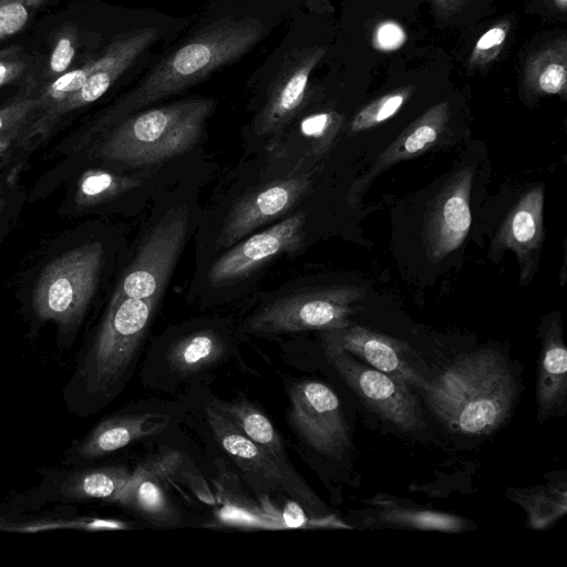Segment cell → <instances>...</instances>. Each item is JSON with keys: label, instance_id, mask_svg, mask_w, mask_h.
Segmentation results:
<instances>
[{"label": "cell", "instance_id": "cell-42", "mask_svg": "<svg viewBox=\"0 0 567 567\" xmlns=\"http://www.w3.org/2000/svg\"><path fill=\"white\" fill-rule=\"evenodd\" d=\"M551 2L560 11H565L567 8V0H551Z\"/></svg>", "mask_w": 567, "mask_h": 567}, {"label": "cell", "instance_id": "cell-16", "mask_svg": "<svg viewBox=\"0 0 567 567\" xmlns=\"http://www.w3.org/2000/svg\"><path fill=\"white\" fill-rule=\"evenodd\" d=\"M322 339L412 389L421 390L426 382L411 365L405 354L406 344L401 340L351 322L340 329L323 331Z\"/></svg>", "mask_w": 567, "mask_h": 567}, {"label": "cell", "instance_id": "cell-22", "mask_svg": "<svg viewBox=\"0 0 567 567\" xmlns=\"http://www.w3.org/2000/svg\"><path fill=\"white\" fill-rule=\"evenodd\" d=\"M524 86L533 96L565 95L567 89V41L561 37L526 61Z\"/></svg>", "mask_w": 567, "mask_h": 567}, {"label": "cell", "instance_id": "cell-41", "mask_svg": "<svg viewBox=\"0 0 567 567\" xmlns=\"http://www.w3.org/2000/svg\"><path fill=\"white\" fill-rule=\"evenodd\" d=\"M12 137L13 136H11V135L0 137V154L3 153L10 146V142H11Z\"/></svg>", "mask_w": 567, "mask_h": 567}, {"label": "cell", "instance_id": "cell-3", "mask_svg": "<svg viewBox=\"0 0 567 567\" xmlns=\"http://www.w3.org/2000/svg\"><path fill=\"white\" fill-rule=\"evenodd\" d=\"M215 106L213 99L194 97L134 113L109 133L97 155L127 166L172 158L190 150L199 140Z\"/></svg>", "mask_w": 567, "mask_h": 567}, {"label": "cell", "instance_id": "cell-6", "mask_svg": "<svg viewBox=\"0 0 567 567\" xmlns=\"http://www.w3.org/2000/svg\"><path fill=\"white\" fill-rule=\"evenodd\" d=\"M212 432L235 464L261 483L260 488L280 489L296 499L312 517L330 528H350L330 514L320 499L310 491L288 464H282L261 446L245 436L212 402L206 409Z\"/></svg>", "mask_w": 567, "mask_h": 567}, {"label": "cell", "instance_id": "cell-44", "mask_svg": "<svg viewBox=\"0 0 567 567\" xmlns=\"http://www.w3.org/2000/svg\"><path fill=\"white\" fill-rule=\"evenodd\" d=\"M0 39H2V38H1V33H0Z\"/></svg>", "mask_w": 567, "mask_h": 567}, {"label": "cell", "instance_id": "cell-23", "mask_svg": "<svg viewBox=\"0 0 567 567\" xmlns=\"http://www.w3.org/2000/svg\"><path fill=\"white\" fill-rule=\"evenodd\" d=\"M213 403L245 436L280 463L288 464L280 434L257 405L246 398Z\"/></svg>", "mask_w": 567, "mask_h": 567}, {"label": "cell", "instance_id": "cell-21", "mask_svg": "<svg viewBox=\"0 0 567 567\" xmlns=\"http://www.w3.org/2000/svg\"><path fill=\"white\" fill-rule=\"evenodd\" d=\"M156 416L138 413L106 419L94 427L78 452L85 458L100 457L141 439L156 435L165 427L163 421L154 422Z\"/></svg>", "mask_w": 567, "mask_h": 567}, {"label": "cell", "instance_id": "cell-1", "mask_svg": "<svg viewBox=\"0 0 567 567\" xmlns=\"http://www.w3.org/2000/svg\"><path fill=\"white\" fill-rule=\"evenodd\" d=\"M420 391L446 429L485 436L511 415L517 384L499 353L482 350L457 359Z\"/></svg>", "mask_w": 567, "mask_h": 567}, {"label": "cell", "instance_id": "cell-14", "mask_svg": "<svg viewBox=\"0 0 567 567\" xmlns=\"http://www.w3.org/2000/svg\"><path fill=\"white\" fill-rule=\"evenodd\" d=\"M303 224L305 213L300 212L248 237L215 260L209 281L221 285L237 280L276 255L298 250L302 245Z\"/></svg>", "mask_w": 567, "mask_h": 567}, {"label": "cell", "instance_id": "cell-30", "mask_svg": "<svg viewBox=\"0 0 567 567\" xmlns=\"http://www.w3.org/2000/svg\"><path fill=\"white\" fill-rule=\"evenodd\" d=\"M40 89L30 78L23 92L0 107V137L14 136L40 106Z\"/></svg>", "mask_w": 567, "mask_h": 567}, {"label": "cell", "instance_id": "cell-8", "mask_svg": "<svg viewBox=\"0 0 567 567\" xmlns=\"http://www.w3.org/2000/svg\"><path fill=\"white\" fill-rule=\"evenodd\" d=\"M323 348L332 368L379 417L405 432L424 425L419 399L409 384L354 360L333 344L323 342Z\"/></svg>", "mask_w": 567, "mask_h": 567}, {"label": "cell", "instance_id": "cell-33", "mask_svg": "<svg viewBox=\"0 0 567 567\" xmlns=\"http://www.w3.org/2000/svg\"><path fill=\"white\" fill-rule=\"evenodd\" d=\"M511 25L509 20L502 19L481 35L468 58L470 69H482L498 58L508 38Z\"/></svg>", "mask_w": 567, "mask_h": 567}, {"label": "cell", "instance_id": "cell-10", "mask_svg": "<svg viewBox=\"0 0 567 567\" xmlns=\"http://www.w3.org/2000/svg\"><path fill=\"white\" fill-rule=\"evenodd\" d=\"M187 227L186 207L169 210L140 247L114 295L158 299L183 250Z\"/></svg>", "mask_w": 567, "mask_h": 567}, {"label": "cell", "instance_id": "cell-40", "mask_svg": "<svg viewBox=\"0 0 567 567\" xmlns=\"http://www.w3.org/2000/svg\"><path fill=\"white\" fill-rule=\"evenodd\" d=\"M303 3L308 9L319 13L333 12L331 0H295Z\"/></svg>", "mask_w": 567, "mask_h": 567}, {"label": "cell", "instance_id": "cell-19", "mask_svg": "<svg viewBox=\"0 0 567 567\" xmlns=\"http://www.w3.org/2000/svg\"><path fill=\"white\" fill-rule=\"evenodd\" d=\"M567 399V350L563 340L559 319L548 324L542 343L537 382V420H545L565 412Z\"/></svg>", "mask_w": 567, "mask_h": 567}, {"label": "cell", "instance_id": "cell-24", "mask_svg": "<svg viewBox=\"0 0 567 567\" xmlns=\"http://www.w3.org/2000/svg\"><path fill=\"white\" fill-rule=\"evenodd\" d=\"M226 344L213 330H202L177 340L167 351L172 370L188 375L208 368L223 358Z\"/></svg>", "mask_w": 567, "mask_h": 567}, {"label": "cell", "instance_id": "cell-27", "mask_svg": "<svg viewBox=\"0 0 567 567\" xmlns=\"http://www.w3.org/2000/svg\"><path fill=\"white\" fill-rule=\"evenodd\" d=\"M141 178L89 169L79 179L74 200L80 207H91L135 188Z\"/></svg>", "mask_w": 567, "mask_h": 567}, {"label": "cell", "instance_id": "cell-25", "mask_svg": "<svg viewBox=\"0 0 567 567\" xmlns=\"http://www.w3.org/2000/svg\"><path fill=\"white\" fill-rule=\"evenodd\" d=\"M130 475L127 467L118 465L80 471L65 480L61 493L69 498L115 503Z\"/></svg>", "mask_w": 567, "mask_h": 567}, {"label": "cell", "instance_id": "cell-20", "mask_svg": "<svg viewBox=\"0 0 567 567\" xmlns=\"http://www.w3.org/2000/svg\"><path fill=\"white\" fill-rule=\"evenodd\" d=\"M167 482L141 463L128 477L116 504L156 526H174L181 513L166 491Z\"/></svg>", "mask_w": 567, "mask_h": 567}, {"label": "cell", "instance_id": "cell-37", "mask_svg": "<svg viewBox=\"0 0 567 567\" xmlns=\"http://www.w3.org/2000/svg\"><path fill=\"white\" fill-rule=\"evenodd\" d=\"M28 58L19 47L0 50V87L19 79L27 70Z\"/></svg>", "mask_w": 567, "mask_h": 567}, {"label": "cell", "instance_id": "cell-7", "mask_svg": "<svg viewBox=\"0 0 567 567\" xmlns=\"http://www.w3.org/2000/svg\"><path fill=\"white\" fill-rule=\"evenodd\" d=\"M363 298L365 289L352 285L309 290L267 305L248 327L259 333L340 329L350 323L353 305Z\"/></svg>", "mask_w": 567, "mask_h": 567}, {"label": "cell", "instance_id": "cell-29", "mask_svg": "<svg viewBox=\"0 0 567 567\" xmlns=\"http://www.w3.org/2000/svg\"><path fill=\"white\" fill-rule=\"evenodd\" d=\"M414 90L413 85H405L372 101L355 114L350 124V131L358 133L389 120L401 110Z\"/></svg>", "mask_w": 567, "mask_h": 567}, {"label": "cell", "instance_id": "cell-35", "mask_svg": "<svg viewBox=\"0 0 567 567\" xmlns=\"http://www.w3.org/2000/svg\"><path fill=\"white\" fill-rule=\"evenodd\" d=\"M532 496L522 504L527 509L530 525L535 528L551 524L566 512V503L559 504V501L566 499L565 492L561 495L558 492L550 495L540 492Z\"/></svg>", "mask_w": 567, "mask_h": 567}, {"label": "cell", "instance_id": "cell-13", "mask_svg": "<svg viewBox=\"0 0 567 567\" xmlns=\"http://www.w3.org/2000/svg\"><path fill=\"white\" fill-rule=\"evenodd\" d=\"M326 51L323 45H311L295 49L285 56L256 118L258 134L278 131L297 114L306 99L310 74Z\"/></svg>", "mask_w": 567, "mask_h": 567}, {"label": "cell", "instance_id": "cell-32", "mask_svg": "<svg viewBox=\"0 0 567 567\" xmlns=\"http://www.w3.org/2000/svg\"><path fill=\"white\" fill-rule=\"evenodd\" d=\"M342 124V116L334 111L310 114L300 122V132L311 142L315 153H323L331 145Z\"/></svg>", "mask_w": 567, "mask_h": 567}, {"label": "cell", "instance_id": "cell-2", "mask_svg": "<svg viewBox=\"0 0 567 567\" xmlns=\"http://www.w3.org/2000/svg\"><path fill=\"white\" fill-rule=\"evenodd\" d=\"M266 31L264 22L252 17H227L209 23L145 74L113 105L104 120L120 122L152 103L186 90L245 55Z\"/></svg>", "mask_w": 567, "mask_h": 567}, {"label": "cell", "instance_id": "cell-38", "mask_svg": "<svg viewBox=\"0 0 567 567\" xmlns=\"http://www.w3.org/2000/svg\"><path fill=\"white\" fill-rule=\"evenodd\" d=\"M406 40V34L400 24L384 21L373 33L372 44L375 49L391 51L400 48Z\"/></svg>", "mask_w": 567, "mask_h": 567}, {"label": "cell", "instance_id": "cell-17", "mask_svg": "<svg viewBox=\"0 0 567 567\" xmlns=\"http://www.w3.org/2000/svg\"><path fill=\"white\" fill-rule=\"evenodd\" d=\"M544 189L542 185L528 190L511 209L493 241L495 249H511L520 267L522 281L535 269V255L544 238Z\"/></svg>", "mask_w": 567, "mask_h": 567}, {"label": "cell", "instance_id": "cell-18", "mask_svg": "<svg viewBox=\"0 0 567 567\" xmlns=\"http://www.w3.org/2000/svg\"><path fill=\"white\" fill-rule=\"evenodd\" d=\"M449 110L447 102H440L413 121L379 155L371 168L353 184L349 192V202L355 204L374 178L390 166L403 159L417 156L435 144L446 128Z\"/></svg>", "mask_w": 567, "mask_h": 567}, {"label": "cell", "instance_id": "cell-39", "mask_svg": "<svg viewBox=\"0 0 567 567\" xmlns=\"http://www.w3.org/2000/svg\"><path fill=\"white\" fill-rule=\"evenodd\" d=\"M440 18H449L474 0H426Z\"/></svg>", "mask_w": 567, "mask_h": 567}, {"label": "cell", "instance_id": "cell-34", "mask_svg": "<svg viewBox=\"0 0 567 567\" xmlns=\"http://www.w3.org/2000/svg\"><path fill=\"white\" fill-rule=\"evenodd\" d=\"M50 0H0L1 38L10 37L20 31L37 10Z\"/></svg>", "mask_w": 567, "mask_h": 567}, {"label": "cell", "instance_id": "cell-9", "mask_svg": "<svg viewBox=\"0 0 567 567\" xmlns=\"http://www.w3.org/2000/svg\"><path fill=\"white\" fill-rule=\"evenodd\" d=\"M155 27L126 31L114 38L105 50L91 62L83 85L60 104L33 116L23 141L47 135L66 113L102 97L113 83L155 42Z\"/></svg>", "mask_w": 567, "mask_h": 567}, {"label": "cell", "instance_id": "cell-5", "mask_svg": "<svg viewBox=\"0 0 567 567\" xmlns=\"http://www.w3.org/2000/svg\"><path fill=\"white\" fill-rule=\"evenodd\" d=\"M103 247L91 241L60 255L43 269L34 287L32 306L42 320L60 326L76 322L96 289Z\"/></svg>", "mask_w": 567, "mask_h": 567}, {"label": "cell", "instance_id": "cell-43", "mask_svg": "<svg viewBox=\"0 0 567 567\" xmlns=\"http://www.w3.org/2000/svg\"><path fill=\"white\" fill-rule=\"evenodd\" d=\"M8 523L3 518L0 517V529H8Z\"/></svg>", "mask_w": 567, "mask_h": 567}, {"label": "cell", "instance_id": "cell-36", "mask_svg": "<svg viewBox=\"0 0 567 567\" xmlns=\"http://www.w3.org/2000/svg\"><path fill=\"white\" fill-rule=\"evenodd\" d=\"M128 526L125 522L116 520V519H105V518H91V517H82L69 520H53V522H44L37 523L29 526L22 527H13L12 530L20 532H42L50 529H60V528H73V529H83V530H113V529H126Z\"/></svg>", "mask_w": 567, "mask_h": 567}, {"label": "cell", "instance_id": "cell-28", "mask_svg": "<svg viewBox=\"0 0 567 567\" xmlns=\"http://www.w3.org/2000/svg\"><path fill=\"white\" fill-rule=\"evenodd\" d=\"M83 33L74 23L61 25L53 34L44 78L53 81L63 73L79 68L76 61L82 50Z\"/></svg>", "mask_w": 567, "mask_h": 567}, {"label": "cell", "instance_id": "cell-15", "mask_svg": "<svg viewBox=\"0 0 567 567\" xmlns=\"http://www.w3.org/2000/svg\"><path fill=\"white\" fill-rule=\"evenodd\" d=\"M472 179V167L460 169L442 189L429 214L425 238L430 256L435 261L456 250L468 234Z\"/></svg>", "mask_w": 567, "mask_h": 567}, {"label": "cell", "instance_id": "cell-11", "mask_svg": "<svg viewBox=\"0 0 567 567\" xmlns=\"http://www.w3.org/2000/svg\"><path fill=\"white\" fill-rule=\"evenodd\" d=\"M289 420L317 453L340 457L349 447L348 424L334 391L323 382L303 380L288 389Z\"/></svg>", "mask_w": 567, "mask_h": 567}, {"label": "cell", "instance_id": "cell-12", "mask_svg": "<svg viewBox=\"0 0 567 567\" xmlns=\"http://www.w3.org/2000/svg\"><path fill=\"white\" fill-rule=\"evenodd\" d=\"M310 186V174H301L272 182L248 193L229 210L216 247H231L259 226L284 215Z\"/></svg>", "mask_w": 567, "mask_h": 567}, {"label": "cell", "instance_id": "cell-31", "mask_svg": "<svg viewBox=\"0 0 567 567\" xmlns=\"http://www.w3.org/2000/svg\"><path fill=\"white\" fill-rule=\"evenodd\" d=\"M93 59L76 69L63 73L40 89V106L35 114L60 104L75 93L85 82Z\"/></svg>", "mask_w": 567, "mask_h": 567}, {"label": "cell", "instance_id": "cell-26", "mask_svg": "<svg viewBox=\"0 0 567 567\" xmlns=\"http://www.w3.org/2000/svg\"><path fill=\"white\" fill-rule=\"evenodd\" d=\"M380 505L383 508L378 514V522L385 526L446 533H460L468 527L467 520L447 513L408 508L383 502Z\"/></svg>", "mask_w": 567, "mask_h": 567}, {"label": "cell", "instance_id": "cell-4", "mask_svg": "<svg viewBox=\"0 0 567 567\" xmlns=\"http://www.w3.org/2000/svg\"><path fill=\"white\" fill-rule=\"evenodd\" d=\"M157 299L113 293L89 353L84 378L89 390H111L128 370L148 328Z\"/></svg>", "mask_w": 567, "mask_h": 567}]
</instances>
